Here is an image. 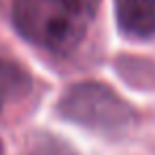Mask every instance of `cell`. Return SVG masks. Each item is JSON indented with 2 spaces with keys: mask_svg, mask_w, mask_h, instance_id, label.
Returning <instances> with one entry per match:
<instances>
[{
  "mask_svg": "<svg viewBox=\"0 0 155 155\" xmlns=\"http://www.w3.org/2000/svg\"><path fill=\"white\" fill-rule=\"evenodd\" d=\"M100 0H15L13 26L32 45L55 53H72L85 38Z\"/></svg>",
  "mask_w": 155,
  "mask_h": 155,
  "instance_id": "1",
  "label": "cell"
},
{
  "mask_svg": "<svg viewBox=\"0 0 155 155\" xmlns=\"http://www.w3.org/2000/svg\"><path fill=\"white\" fill-rule=\"evenodd\" d=\"M62 119L102 136H123L136 121V110L108 85L83 81L70 85L58 102Z\"/></svg>",
  "mask_w": 155,
  "mask_h": 155,
  "instance_id": "2",
  "label": "cell"
},
{
  "mask_svg": "<svg viewBox=\"0 0 155 155\" xmlns=\"http://www.w3.org/2000/svg\"><path fill=\"white\" fill-rule=\"evenodd\" d=\"M119 32L132 41L155 38V0H115Z\"/></svg>",
  "mask_w": 155,
  "mask_h": 155,
  "instance_id": "3",
  "label": "cell"
},
{
  "mask_svg": "<svg viewBox=\"0 0 155 155\" xmlns=\"http://www.w3.org/2000/svg\"><path fill=\"white\" fill-rule=\"evenodd\" d=\"M26 87H28L26 72L17 64L0 58V113L15 96L24 94Z\"/></svg>",
  "mask_w": 155,
  "mask_h": 155,
  "instance_id": "4",
  "label": "cell"
},
{
  "mask_svg": "<svg viewBox=\"0 0 155 155\" xmlns=\"http://www.w3.org/2000/svg\"><path fill=\"white\" fill-rule=\"evenodd\" d=\"M28 155H77L74 149L70 144H66L64 140L55 138V136H43Z\"/></svg>",
  "mask_w": 155,
  "mask_h": 155,
  "instance_id": "5",
  "label": "cell"
},
{
  "mask_svg": "<svg viewBox=\"0 0 155 155\" xmlns=\"http://www.w3.org/2000/svg\"><path fill=\"white\" fill-rule=\"evenodd\" d=\"M0 155H2V142H0Z\"/></svg>",
  "mask_w": 155,
  "mask_h": 155,
  "instance_id": "6",
  "label": "cell"
}]
</instances>
